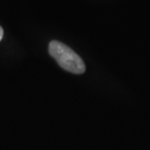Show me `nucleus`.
I'll use <instances>...</instances> for the list:
<instances>
[{
	"mask_svg": "<svg viewBox=\"0 0 150 150\" xmlns=\"http://www.w3.org/2000/svg\"><path fill=\"white\" fill-rule=\"evenodd\" d=\"M49 53L64 70L74 74L85 72L86 67L82 59L67 45L59 41H52L49 45Z\"/></svg>",
	"mask_w": 150,
	"mask_h": 150,
	"instance_id": "f257e3e1",
	"label": "nucleus"
},
{
	"mask_svg": "<svg viewBox=\"0 0 150 150\" xmlns=\"http://www.w3.org/2000/svg\"><path fill=\"white\" fill-rule=\"evenodd\" d=\"M2 37H3V29L1 26H0V40L2 39Z\"/></svg>",
	"mask_w": 150,
	"mask_h": 150,
	"instance_id": "f03ea898",
	"label": "nucleus"
}]
</instances>
